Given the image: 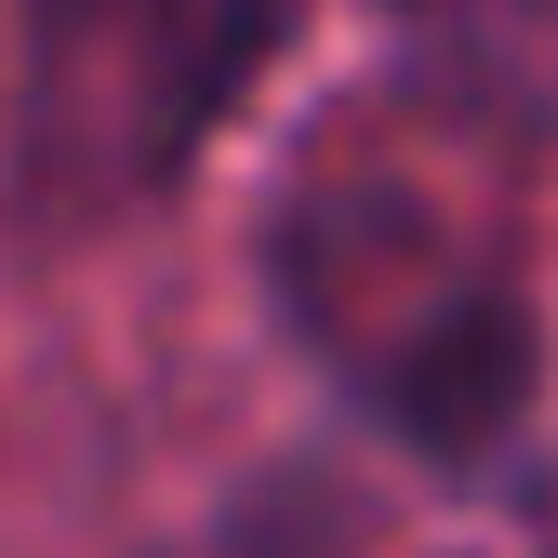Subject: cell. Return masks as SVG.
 Returning a JSON list of instances; mask_svg holds the SVG:
<instances>
[{"instance_id":"1","label":"cell","mask_w":558,"mask_h":558,"mask_svg":"<svg viewBox=\"0 0 558 558\" xmlns=\"http://www.w3.org/2000/svg\"><path fill=\"white\" fill-rule=\"evenodd\" d=\"M293 306L306 332L332 345L345 373H360V399L386 412V426L412 452H439V465H478L493 439H519V412H532V293L506 266H452V253H412L399 227V279L373 253V227H293Z\"/></svg>"},{"instance_id":"3","label":"cell","mask_w":558,"mask_h":558,"mask_svg":"<svg viewBox=\"0 0 558 558\" xmlns=\"http://www.w3.org/2000/svg\"><path fill=\"white\" fill-rule=\"evenodd\" d=\"M439 81L493 107H558V0H386Z\"/></svg>"},{"instance_id":"2","label":"cell","mask_w":558,"mask_h":558,"mask_svg":"<svg viewBox=\"0 0 558 558\" xmlns=\"http://www.w3.org/2000/svg\"><path fill=\"white\" fill-rule=\"evenodd\" d=\"M253 66L240 0H27V133L66 173H173Z\"/></svg>"}]
</instances>
